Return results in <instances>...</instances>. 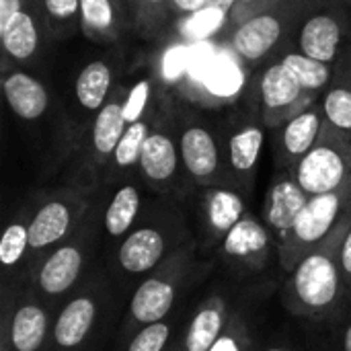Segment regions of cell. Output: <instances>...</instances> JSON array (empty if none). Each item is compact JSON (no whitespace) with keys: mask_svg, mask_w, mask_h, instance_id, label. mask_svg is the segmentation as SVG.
<instances>
[{"mask_svg":"<svg viewBox=\"0 0 351 351\" xmlns=\"http://www.w3.org/2000/svg\"><path fill=\"white\" fill-rule=\"evenodd\" d=\"M350 218L325 243L306 253L288 274L282 302L294 317L327 319L343 306L348 288L339 265V245Z\"/></svg>","mask_w":351,"mask_h":351,"instance_id":"1","label":"cell"},{"mask_svg":"<svg viewBox=\"0 0 351 351\" xmlns=\"http://www.w3.org/2000/svg\"><path fill=\"white\" fill-rule=\"evenodd\" d=\"M101 212L103 202L97 197L78 230L33 263L27 276V288L49 308L74 294L86 282V271L103 230Z\"/></svg>","mask_w":351,"mask_h":351,"instance_id":"2","label":"cell"},{"mask_svg":"<svg viewBox=\"0 0 351 351\" xmlns=\"http://www.w3.org/2000/svg\"><path fill=\"white\" fill-rule=\"evenodd\" d=\"M321 0H271L239 23L226 25L222 41L251 68L276 58L294 43L296 31Z\"/></svg>","mask_w":351,"mask_h":351,"instance_id":"3","label":"cell"},{"mask_svg":"<svg viewBox=\"0 0 351 351\" xmlns=\"http://www.w3.org/2000/svg\"><path fill=\"white\" fill-rule=\"evenodd\" d=\"M193 241L183 214L173 204H160L142 214L132 232L117 243L115 269L125 282L144 280L183 245Z\"/></svg>","mask_w":351,"mask_h":351,"instance_id":"4","label":"cell"},{"mask_svg":"<svg viewBox=\"0 0 351 351\" xmlns=\"http://www.w3.org/2000/svg\"><path fill=\"white\" fill-rule=\"evenodd\" d=\"M97 197L99 187L74 179L29 199V271L35 261L78 230Z\"/></svg>","mask_w":351,"mask_h":351,"instance_id":"5","label":"cell"},{"mask_svg":"<svg viewBox=\"0 0 351 351\" xmlns=\"http://www.w3.org/2000/svg\"><path fill=\"white\" fill-rule=\"evenodd\" d=\"M195 241H189L152 274L140 280L123 317L121 337H132L138 329L165 321L171 315L179 294L195 271Z\"/></svg>","mask_w":351,"mask_h":351,"instance_id":"6","label":"cell"},{"mask_svg":"<svg viewBox=\"0 0 351 351\" xmlns=\"http://www.w3.org/2000/svg\"><path fill=\"white\" fill-rule=\"evenodd\" d=\"M138 177L146 189L162 197L183 195L187 187H193L183 167L173 101L160 99L154 125L142 148Z\"/></svg>","mask_w":351,"mask_h":351,"instance_id":"7","label":"cell"},{"mask_svg":"<svg viewBox=\"0 0 351 351\" xmlns=\"http://www.w3.org/2000/svg\"><path fill=\"white\" fill-rule=\"evenodd\" d=\"M173 109L179 130L183 167L191 185L193 187L232 185L226 169L222 134L197 109L175 101H173Z\"/></svg>","mask_w":351,"mask_h":351,"instance_id":"8","label":"cell"},{"mask_svg":"<svg viewBox=\"0 0 351 351\" xmlns=\"http://www.w3.org/2000/svg\"><path fill=\"white\" fill-rule=\"evenodd\" d=\"M350 216L351 179L335 191L313 195L300 212L288 239L278 247L280 267L290 274L306 253L325 243Z\"/></svg>","mask_w":351,"mask_h":351,"instance_id":"9","label":"cell"},{"mask_svg":"<svg viewBox=\"0 0 351 351\" xmlns=\"http://www.w3.org/2000/svg\"><path fill=\"white\" fill-rule=\"evenodd\" d=\"M317 101L315 95L298 84L280 58H271L255 68L251 78V109L267 130H276Z\"/></svg>","mask_w":351,"mask_h":351,"instance_id":"10","label":"cell"},{"mask_svg":"<svg viewBox=\"0 0 351 351\" xmlns=\"http://www.w3.org/2000/svg\"><path fill=\"white\" fill-rule=\"evenodd\" d=\"M109 298L103 278L90 276L62 302L53 317L51 351H82L97 335Z\"/></svg>","mask_w":351,"mask_h":351,"instance_id":"11","label":"cell"},{"mask_svg":"<svg viewBox=\"0 0 351 351\" xmlns=\"http://www.w3.org/2000/svg\"><path fill=\"white\" fill-rule=\"evenodd\" d=\"M128 84H117L103 105V109L95 115L93 123L88 125L78 150H80V165L76 169V181L99 187L103 175L111 162V156L128 128L123 105H125Z\"/></svg>","mask_w":351,"mask_h":351,"instance_id":"12","label":"cell"},{"mask_svg":"<svg viewBox=\"0 0 351 351\" xmlns=\"http://www.w3.org/2000/svg\"><path fill=\"white\" fill-rule=\"evenodd\" d=\"M290 173L308 197L343 187L351 179V140L325 123L319 142Z\"/></svg>","mask_w":351,"mask_h":351,"instance_id":"13","label":"cell"},{"mask_svg":"<svg viewBox=\"0 0 351 351\" xmlns=\"http://www.w3.org/2000/svg\"><path fill=\"white\" fill-rule=\"evenodd\" d=\"M292 45L315 60L335 64L351 45V8L337 0H321L300 23Z\"/></svg>","mask_w":351,"mask_h":351,"instance_id":"14","label":"cell"},{"mask_svg":"<svg viewBox=\"0 0 351 351\" xmlns=\"http://www.w3.org/2000/svg\"><path fill=\"white\" fill-rule=\"evenodd\" d=\"M274 253L278 255L274 234L265 222L255 218L251 212H247L243 220L218 245L222 263L241 276L261 274L269 265Z\"/></svg>","mask_w":351,"mask_h":351,"instance_id":"15","label":"cell"},{"mask_svg":"<svg viewBox=\"0 0 351 351\" xmlns=\"http://www.w3.org/2000/svg\"><path fill=\"white\" fill-rule=\"evenodd\" d=\"M51 327L53 319L49 317V306L27 290L4 311L0 348L6 351L51 350Z\"/></svg>","mask_w":351,"mask_h":351,"instance_id":"16","label":"cell"},{"mask_svg":"<svg viewBox=\"0 0 351 351\" xmlns=\"http://www.w3.org/2000/svg\"><path fill=\"white\" fill-rule=\"evenodd\" d=\"M265 142V125L257 115L239 117L224 138V154L230 183L249 197L255 187L259 158Z\"/></svg>","mask_w":351,"mask_h":351,"instance_id":"17","label":"cell"},{"mask_svg":"<svg viewBox=\"0 0 351 351\" xmlns=\"http://www.w3.org/2000/svg\"><path fill=\"white\" fill-rule=\"evenodd\" d=\"M325 128V111L321 101L288 119L274 130V165L276 171H292L304 154L319 142Z\"/></svg>","mask_w":351,"mask_h":351,"instance_id":"18","label":"cell"},{"mask_svg":"<svg viewBox=\"0 0 351 351\" xmlns=\"http://www.w3.org/2000/svg\"><path fill=\"white\" fill-rule=\"evenodd\" d=\"M115 86L117 84H115L113 68L105 60H93L78 72L72 88V99L76 107V117H74L76 146H80L88 125L93 123L95 115L103 109V105L109 101Z\"/></svg>","mask_w":351,"mask_h":351,"instance_id":"19","label":"cell"},{"mask_svg":"<svg viewBox=\"0 0 351 351\" xmlns=\"http://www.w3.org/2000/svg\"><path fill=\"white\" fill-rule=\"evenodd\" d=\"M306 191L298 185L290 171H276L265 193L263 202V222L276 239V247H280L290 230L294 228L300 212L308 204Z\"/></svg>","mask_w":351,"mask_h":351,"instance_id":"20","label":"cell"},{"mask_svg":"<svg viewBox=\"0 0 351 351\" xmlns=\"http://www.w3.org/2000/svg\"><path fill=\"white\" fill-rule=\"evenodd\" d=\"M43 41L49 39L41 19L31 6L25 4L12 16V21L4 29H0V68H27L39 58Z\"/></svg>","mask_w":351,"mask_h":351,"instance_id":"21","label":"cell"},{"mask_svg":"<svg viewBox=\"0 0 351 351\" xmlns=\"http://www.w3.org/2000/svg\"><path fill=\"white\" fill-rule=\"evenodd\" d=\"M202 228L204 239L212 247H218L222 239L243 220L247 214L245 193L234 185L202 187Z\"/></svg>","mask_w":351,"mask_h":351,"instance_id":"22","label":"cell"},{"mask_svg":"<svg viewBox=\"0 0 351 351\" xmlns=\"http://www.w3.org/2000/svg\"><path fill=\"white\" fill-rule=\"evenodd\" d=\"M2 93L8 109L19 121L37 123L45 117L51 105V93L41 78L27 68H0Z\"/></svg>","mask_w":351,"mask_h":351,"instance_id":"23","label":"cell"},{"mask_svg":"<svg viewBox=\"0 0 351 351\" xmlns=\"http://www.w3.org/2000/svg\"><path fill=\"white\" fill-rule=\"evenodd\" d=\"M142 185L144 183L140 181L138 175L128 177L115 183L107 202H103L101 224H103V234L111 243H121L132 232V228L140 222L144 214Z\"/></svg>","mask_w":351,"mask_h":351,"instance_id":"24","label":"cell"},{"mask_svg":"<svg viewBox=\"0 0 351 351\" xmlns=\"http://www.w3.org/2000/svg\"><path fill=\"white\" fill-rule=\"evenodd\" d=\"M160 105V101H158ZM158 105L142 115L140 119L128 123L113 156H111V162L103 175V181H101V187H109V185H115L128 177H134L138 175V165H140V156H142V148H144V142L154 125V119H156V113H158Z\"/></svg>","mask_w":351,"mask_h":351,"instance_id":"25","label":"cell"},{"mask_svg":"<svg viewBox=\"0 0 351 351\" xmlns=\"http://www.w3.org/2000/svg\"><path fill=\"white\" fill-rule=\"evenodd\" d=\"M132 19L117 0H80V31L95 43L117 41Z\"/></svg>","mask_w":351,"mask_h":351,"instance_id":"26","label":"cell"},{"mask_svg":"<svg viewBox=\"0 0 351 351\" xmlns=\"http://www.w3.org/2000/svg\"><path fill=\"white\" fill-rule=\"evenodd\" d=\"M325 123L351 140V45L335 62L331 84L321 95Z\"/></svg>","mask_w":351,"mask_h":351,"instance_id":"27","label":"cell"},{"mask_svg":"<svg viewBox=\"0 0 351 351\" xmlns=\"http://www.w3.org/2000/svg\"><path fill=\"white\" fill-rule=\"evenodd\" d=\"M230 321L224 296L210 294L193 313L181 351H210Z\"/></svg>","mask_w":351,"mask_h":351,"instance_id":"28","label":"cell"},{"mask_svg":"<svg viewBox=\"0 0 351 351\" xmlns=\"http://www.w3.org/2000/svg\"><path fill=\"white\" fill-rule=\"evenodd\" d=\"M29 218L31 204L27 202L6 224L0 239V265L4 271V280L10 278L27 280L29 274Z\"/></svg>","mask_w":351,"mask_h":351,"instance_id":"29","label":"cell"},{"mask_svg":"<svg viewBox=\"0 0 351 351\" xmlns=\"http://www.w3.org/2000/svg\"><path fill=\"white\" fill-rule=\"evenodd\" d=\"M43 23L49 41H62L80 31V0H25Z\"/></svg>","mask_w":351,"mask_h":351,"instance_id":"30","label":"cell"},{"mask_svg":"<svg viewBox=\"0 0 351 351\" xmlns=\"http://www.w3.org/2000/svg\"><path fill=\"white\" fill-rule=\"evenodd\" d=\"M276 58H280V62L290 70V74L298 80V84L315 95L317 99H321V95L325 93V88L331 84L333 80V72H335V64H327L321 60H315L306 53H302L298 47L290 45L284 51H280Z\"/></svg>","mask_w":351,"mask_h":351,"instance_id":"31","label":"cell"},{"mask_svg":"<svg viewBox=\"0 0 351 351\" xmlns=\"http://www.w3.org/2000/svg\"><path fill=\"white\" fill-rule=\"evenodd\" d=\"M173 16L171 0H138L132 29L144 39H156Z\"/></svg>","mask_w":351,"mask_h":351,"instance_id":"32","label":"cell"},{"mask_svg":"<svg viewBox=\"0 0 351 351\" xmlns=\"http://www.w3.org/2000/svg\"><path fill=\"white\" fill-rule=\"evenodd\" d=\"M158 101L160 97L156 90V78L152 74H144L136 78L134 84L128 86V95H125V105H123L125 121L132 123L142 115L150 113L158 105Z\"/></svg>","mask_w":351,"mask_h":351,"instance_id":"33","label":"cell"},{"mask_svg":"<svg viewBox=\"0 0 351 351\" xmlns=\"http://www.w3.org/2000/svg\"><path fill=\"white\" fill-rule=\"evenodd\" d=\"M228 23V14L216 8H204L191 16L181 19V23L177 25L179 37L187 39V41H197L204 39L216 31H222Z\"/></svg>","mask_w":351,"mask_h":351,"instance_id":"34","label":"cell"},{"mask_svg":"<svg viewBox=\"0 0 351 351\" xmlns=\"http://www.w3.org/2000/svg\"><path fill=\"white\" fill-rule=\"evenodd\" d=\"M169 339H171V323L165 319L138 329L128 339L125 351H165Z\"/></svg>","mask_w":351,"mask_h":351,"instance_id":"35","label":"cell"},{"mask_svg":"<svg viewBox=\"0 0 351 351\" xmlns=\"http://www.w3.org/2000/svg\"><path fill=\"white\" fill-rule=\"evenodd\" d=\"M210 351H251V339L245 323L239 317H232Z\"/></svg>","mask_w":351,"mask_h":351,"instance_id":"36","label":"cell"},{"mask_svg":"<svg viewBox=\"0 0 351 351\" xmlns=\"http://www.w3.org/2000/svg\"><path fill=\"white\" fill-rule=\"evenodd\" d=\"M339 265H341V274L346 280V288H348V296H351V218L346 226L341 245H339Z\"/></svg>","mask_w":351,"mask_h":351,"instance_id":"37","label":"cell"},{"mask_svg":"<svg viewBox=\"0 0 351 351\" xmlns=\"http://www.w3.org/2000/svg\"><path fill=\"white\" fill-rule=\"evenodd\" d=\"M267 2H271V0H237L234 6H232V10H230V14H228V23H226V25H232V23L243 21V19L249 16L251 12L263 8Z\"/></svg>","mask_w":351,"mask_h":351,"instance_id":"38","label":"cell"},{"mask_svg":"<svg viewBox=\"0 0 351 351\" xmlns=\"http://www.w3.org/2000/svg\"><path fill=\"white\" fill-rule=\"evenodd\" d=\"M208 4V0H171V8H173V14L175 16H191L199 10H204Z\"/></svg>","mask_w":351,"mask_h":351,"instance_id":"39","label":"cell"},{"mask_svg":"<svg viewBox=\"0 0 351 351\" xmlns=\"http://www.w3.org/2000/svg\"><path fill=\"white\" fill-rule=\"evenodd\" d=\"M234 2H237V0H208L206 8H216V10H222V12L230 14Z\"/></svg>","mask_w":351,"mask_h":351,"instance_id":"40","label":"cell"},{"mask_svg":"<svg viewBox=\"0 0 351 351\" xmlns=\"http://www.w3.org/2000/svg\"><path fill=\"white\" fill-rule=\"evenodd\" d=\"M341 343H343V351H351V321H350V325L346 327V331H343V339H341Z\"/></svg>","mask_w":351,"mask_h":351,"instance_id":"41","label":"cell"},{"mask_svg":"<svg viewBox=\"0 0 351 351\" xmlns=\"http://www.w3.org/2000/svg\"><path fill=\"white\" fill-rule=\"evenodd\" d=\"M136 2H138V0H128V6H130V14H132V27H134V10H136Z\"/></svg>","mask_w":351,"mask_h":351,"instance_id":"42","label":"cell"},{"mask_svg":"<svg viewBox=\"0 0 351 351\" xmlns=\"http://www.w3.org/2000/svg\"><path fill=\"white\" fill-rule=\"evenodd\" d=\"M117 2H119V4H121V6L125 8V12L130 14V6H128V0H117ZM130 19H132V14H130Z\"/></svg>","mask_w":351,"mask_h":351,"instance_id":"43","label":"cell"},{"mask_svg":"<svg viewBox=\"0 0 351 351\" xmlns=\"http://www.w3.org/2000/svg\"><path fill=\"white\" fill-rule=\"evenodd\" d=\"M261 351H288V350H284V348H265V350H261Z\"/></svg>","mask_w":351,"mask_h":351,"instance_id":"44","label":"cell"},{"mask_svg":"<svg viewBox=\"0 0 351 351\" xmlns=\"http://www.w3.org/2000/svg\"><path fill=\"white\" fill-rule=\"evenodd\" d=\"M337 2H341V4H346V6H350L351 8V0H337Z\"/></svg>","mask_w":351,"mask_h":351,"instance_id":"45","label":"cell"},{"mask_svg":"<svg viewBox=\"0 0 351 351\" xmlns=\"http://www.w3.org/2000/svg\"><path fill=\"white\" fill-rule=\"evenodd\" d=\"M0 351H6V350H2V348H0Z\"/></svg>","mask_w":351,"mask_h":351,"instance_id":"46","label":"cell"}]
</instances>
